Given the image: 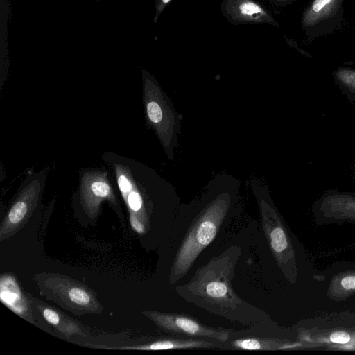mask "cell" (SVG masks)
<instances>
[{"instance_id":"2e32d148","label":"cell","mask_w":355,"mask_h":355,"mask_svg":"<svg viewBox=\"0 0 355 355\" xmlns=\"http://www.w3.org/2000/svg\"><path fill=\"white\" fill-rule=\"evenodd\" d=\"M270 3L276 6H281L291 2L293 0H268Z\"/></svg>"},{"instance_id":"30bf717a","label":"cell","mask_w":355,"mask_h":355,"mask_svg":"<svg viewBox=\"0 0 355 355\" xmlns=\"http://www.w3.org/2000/svg\"><path fill=\"white\" fill-rule=\"evenodd\" d=\"M337 77L344 84L355 88V71L342 69L337 72Z\"/></svg>"},{"instance_id":"8992f818","label":"cell","mask_w":355,"mask_h":355,"mask_svg":"<svg viewBox=\"0 0 355 355\" xmlns=\"http://www.w3.org/2000/svg\"><path fill=\"white\" fill-rule=\"evenodd\" d=\"M343 0H313L304 12L302 24L305 28L313 27L333 17Z\"/></svg>"},{"instance_id":"52a82bcc","label":"cell","mask_w":355,"mask_h":355,"mask_svg":"<svg viewBox=\"0 0 355 355\" xmlns=\"http://www.w3.org/2000/svg\"><path fill=\"white\" fill-rule=\"evenodd\" d=\"M211 341H207L202 339L192 338H165L158 340L150 343L135 347L134 349L142 350H164V349H190V348H206L211 347H220L219 345Z\"/></svg>"},{"instance_id":"5bb4252c","label":"cell","mask_w":355,"mask_h":355,"mask_svg":"<svg viewBox=\"0 0 355 355\" xmlns=\"http://www.w3.org/2000/svg\"><path fill=\"white\" fill-rule=\"evenodd\" d=\"M130 224L134 230L138 233H143L144 231V226L141 221L135 216L134 214L130 215Z\"/></svg>"},{"instance_id":"4fadbf2b","label":"cell","mask_w":355,"mask_h":355,"mask_svg":"<svg viewBox=\"0 0 355 355\" xmlns=\"http://www.w3.org/2000/svg\"><path fill=\"white\" fill-rule=\"evenodd\" d=\"M171 0H155V15L153 19L154 23H156L166 7L169 4Z\"/></svg>"},{"instance_id":"9c48e42d","label":"cell","mask_w":355,"mask_h":355,"mask_svg":"<svg viewBox=\"0 0 355 355\" xmlns=\"http://www.w3.org/2000/svg\"><path fill=\"white\" fill-rule=\"evenodd\" d=\"M68 298L74 304L81 306H87L92 300L87 291L78 287H73L69 291Z\"/></svg>"},{"instance_id":"ba28073f","label":"cell","mask_w":355,"mask_h":355,"mask_svg":"<svg viewBox=\"0 0 355 355\" xmlns=\"http://www.w3.org/2000/svg\"><path fill=\"white\" fill-rule=\"evenodd\" d=\"M235 349L243 350H271L274 343L266 338L246 337L234 339L229 343Z\"/></svg>"},{"instance_id":"8fae6325","label":"cell","mask_w":355,"mask_h":355,"mask_svg":"<svg viewBox=\"0 0 355 355\" xmlns=\"http://www.w3.org/2000/svg\"><path fill=\"white\" fill-rule=\"evenodd\" d=\"M43 316L46 320L53 324L57 325L60 322V316L58 313L51 309L46 308L43 310Z\"/></svg>"},{"instance_id":"3957f363","label":"cell","mask_w":355,"mask_h":355,"mask_svg":"<svg viewBox=\"0 0 355 355\" xmlns=\"http://www.w3.org/2000/svg\"><path fill=\"white\" fill-rule=\"evenodd\" d=\"M79 183L80 202L89 214L95 215L103 201L107 200L112 205H117L108 173L105 171L84 168L80 172Z\"/></svg>"},{"instance_id":"9a60e30c","label":"cell","mask_w":355,"mask_h":355,"mask_svg":"<svg viewBox=\"0 0 355 355\" xmlns=\"http://www.w3.org/2000/svg\"><path fill=\"white\" fill-rule=\"evenodd\" d=\"M343 287L347 290L355 289V276H347L341 281Z\"/></svg>"},{"instance_id":"7c38bea8","label":"cell","mask_w":355,"mask_h":355,"mask_svg":"<svg viewBox=\"0 0 355 355\" xmlns=\"http://www.w3.org/2000/svg\"><path fill=\"white\" fill-rule=\"evenodd\" d=\"M330 340L335 343L345 344L350 340V336L345 331H337L330 336Z\"/></svg>"},{"instance_id":"277c9868","label":"cell","mask_w":355,"mask_h":355,"mask_svg":"<svg viewBox=\"0 0 355 355\" xmlns=\"http://www.w3.org/2000/svg\"><path fill=\"white\" fill-rule=\"evenodd\" d=\"M144 313L160 329L172 334L194 338H207L222 343H226L230 338L229 332L207 327L187 315L155 311Z\"/></svg>"},{"instance_id":"7a4b0ae2","label":"cell","mask_w":355,"mask_h":355,"mask_svg":"<svg viewBox=\"0 0 355 355\" xmlns=\"http://www.w3.org/2000/svg\"><path fill=\"white\" fill-rule=\"evenodd\" d=\"M228 207L227 199H216L195 219L175 257L169 276L171 284L189 272L200 252L214 239Z\"/></svg>"},{"instance_id":"5b68a950","label":"cell","mask_w":355,"mask_h":355,"mask_svg":"<svg viewBox=\"0 0 355 355\" xmlns=\"http://www.w3.org/2000/svg\"><path fill=\"white\" fill-rule=\"evenodd\" d=\"M220 10L233 24H266L279 26L266 8L255 0H222Z\"/></svg>"},{"instance_id":"6da1fadb","label":"cell","mask_w":355,"mask_h":355,"mask_svg":"<svg viewBox=\"0 0 355 355\" xmlns=\"http://www.w3.org/2000/svg\"><path fill=\"white\" fill-rule=\"evenodd\" d=\"M241 255L237 246H232L220 255L198 268L187 284L177 287L178 293L219 315L232 320H242L241 311L247 304L232 287L234 268Z\"/></svg>"}]
</instances>
